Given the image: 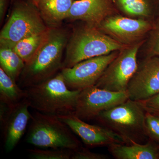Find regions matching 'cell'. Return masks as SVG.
<instances>
[{"label": "cell", "mask_w": 159, "mask_h": 159, "mask_svg": "<svg viewBox=\"0 0 159 159\" xmlns=\"http://www.w3.org/2000/svg\"><path fill=\"white\" fill-rule=\"evenodd\" d=\"M25 90L30 107L56 116L74 113L80 92L69 89L61 73Z\"/></svg>", "instance_id": "7a4b0ae2"}, {"label": "cell", "mask_w": 159, "mask_h": 159, "mask_svg": "<svg viewBox=\"0 0 159 159\" xmlns=\"http://www.w3.org/2000/svg\"><path fill=\"white\" fill-rule=\"evenodd\" d=\"M0 65L4 72L16 82L25 63L11 48L0 47Z\"/></svg>", "instance_id": "d6986e66"}, {"label": "cell", "mask_w": 159, "mask_h": 159, "mask_svg": "<svg viewBox=\"0 0 159 159\" xmlns=\"http://www.w3.org/2000/svg\"><path fill=\"white\" fill-rule=\"evenodd\" d=\"M10 16L0 33V47L11 48L21 40L45 31L47 27L37 7L27 0H14Z\"/></svg>", "instance_id": "8992f818"}, {"label": "cell", "mask_w": 159, "mask_h": 159, "mask_svg": "<svg viewBox=\"0 0 159 159\" xmlns=\"http://www.w3.org/2000/svg\"><path fill=\"white\" fill-rule=\"evenodd\" d=\"M110 54L89 58L70 68L61 69V73L69 89L81 90L95 85L109 65L119 53Z\"/></svg>", "instance_id": "30bf717a"}, {"label": "cell", "mask_w": 159, "mask_h": 159, "mask_svg": "<svg viewBox=\"0 0 159 159\" xmlns=\"http://www.w3.org/2000/svg\"><path fill=\"white\" fill-rule=\"evenodd\" d=\"M73 151L66 148L28 149L31 159H71Z\"/></svg>", "instance_id": "44dd1931"}, {"label": "cell", "mask_w": 159, "mask_h": 159, "mask_svg": "<svg viewBox=\"0 0 159 159\" xmlns=\"http://www.w3.org/2000/svg\"><path fill=\"white\" fill-rule=\"evenodd\" d=\"M145 130L147 137L159 145V116L146 112Z\"/></svg>", "instance_id": "603a6c76"}, {"label": "cell", "mask_w": 159, "mask_h": 159, "mask_svg": "<svg viewBox=\"0 0 159 159\" xmlns=\"http://www.w3.org/2000/svg\"><path fill=\"white\" fill-rule=\"evenodd\" d=\"M26 142L42 148L75 150L81 143L70 127L58 117L36 111L31 114Z\"/></svg>", "instance_id": "277c9868"}, {"label": "cell", "mask_w": 159, "mask_h": 159, "mask_svg": "<svg viewBox=\"0 0 159 159\" xmlns=\"http://www.w3.org/2000/svg\"><path fill=\"white\" fill-rule=\"evenodd\" d=\"M74 0H39L37 7L48 28H56L67 19Z\"/></svg>", "instance_id": "e0dca14e"}, {"label": "cell", "mask_w": 159, "mask_h": 159, "mask_svg": "<svg viewBox=\"0 0 159 159\" xmlns=\"http://www.w3.org/2000/svg\"><path fill=\"white\" fill-rule=\"evenodd\" d=\"M138 102L146 112L159 116V93L148 99Z\"/></svg>", "instance_id": "d4e9b609"}, {"label": "cell", "mask_w": 159, "mask_h": 159, "mask_svg": "<svg viewBox=\"0 0 159 159\" xmlns=\"http://www.w3.org/2000/svg\"><path fill=\"white\" fill-rule=\"evenodd\" d=\"M107 147L111 154L117 159H159V145L150 139L146 143H118Z\"/></svg>", "instance_id": "9a60e30c"}, {"label": "cell", "mask_w": 159, "mask_h": 159, "mask_svg": "<svg viewBox=\"0 0 159 159\" xmlns=\"http://www.w3.org/2000/svg\"><path fill=\"white\" fill-rule=\"evenodd\" d=\"M13 1H14V0H10V2H11V3L13 2Z\"/></svg>", "instance_id": "83f0119b"}, {"label": "cell", "mask_w": 159, "mask_h": 159, "mask_svg": "<svg viewBox=\"0 0 159 159\" xmlns=\"http://www.w3.org/2000/svg\"><path fill=\"white\" fill-rule=\"evenodd\" d=\"M129 99L142 101L159 93V57H145L129 83Z\"/></svg>", "instance_id": "8fae6325"}, {"label": "cell", "mask_w": 159, "mask_h": 159, "mask_svg": "<svg viewBox=\"0 0 159 159\" xmlns=\"http://www.w3.org/2000/svg\"><path fill=\"white\" fill-rule=\"evenodd\" d=\"M27 1H28L29 2L33 4V5H34V6L36 7L39 0H27Z\"/></svg>", "instance_id": "4316f807"}, {"label": "cell", "mask_w": 159, "mask_h": 159, "mask_svg": "<svg viewBox=\"0 0 159 159\" xmlns=\"http://www.w3.org/2000/svg\"><path fill=\"white\" fill-rule=\"evenodd\" d=\"M154 22L119 13L106 19L97 28L118 42L129 46L146 39Z\"/></svg>", "instance_id": "ba28073f"}, {"label": "cell", "mask_w": 159, "mask_h": 159, "mask_svg": "<svg viewBox=\"0 0 159 159\" xmlns=\"http://www.w3.org/2000/svg\"><path fill=\"white\" fill-rule=\"evenodd\" d=\"M144 44L145 58L159 57V17L154 22L153 27L148 33Z\"/></svg>", "instance_id": "7402d4cb"}, {"label": "cell", "mask_w": 159, "mask_h": 159, "mask_svg": "<svg viewBox=\"0 0 159 159\" xmlns=\"http://www.w3.org/2000/svg\"><path fill=\"white\" fill-rule=\"evenodd\" d=\"M128 99L126 91L113 92L92 86L80 90L73 114L83 120L96 119L102 112Z\"/></svg>", "instance_id": "9c48e42d"}, {"label": "cell", "mask_w": 159, "mask_h": 159, "mask_svg": "<svg viewBox=\"0 0 159 159\" xmlns=\"http://www.w3.org/2000/svg\"><path fill=\"white\" fill-rule=\"evenodd\" d=\"M114 0L74 1L67 19L97 28L106 19L119 13Z\"/></svg>", "instance_id": "4fadbf2b"}, {"label": "cell", "mask_w": 159, "mask_h": 159, "mask_svg": "<svg viewBox=\"0 0 159 159\" xmlns=\"http://www.w3.org/2000/svg\"><path fill=\"white\" fill-rule=\"evenodd\" d=\"M145 41L120 51L95 86L113 92H125L129 83L138 69V54Z\"/></svg>", "instance_id": "52a82bcc"}, {"label": "cell", "mask_w": 159, "mask_h": 159, "mask_svg": "<svg viewBox=\"0 0 159 159\" xmlns=\"http://www.w3.org/2000/svg\"><path fill=\"white\" fill-rule=\"evenodd\" d=\"M146 112L139 102L129 99L102 112L96 119L120 135L126 144L143 143L148 138L145 130Z\"/></svg>", "instance_id": "5b68a950"}, {"label": "cell", "mask_w": 159, "mask_h": 159, "mask_svg": "<svg viewBox=\"0 0 159 159\" xmlns=\"http://www.w3.org/2000/svg\"><path fill=\"white\" fill-rule=\"evenodd\" d=\"M65 123L86 145L90 146H107L113 144H126L119 134L105 126L91 125L74 114L57 116Z\"/></svg>", "instance_id": "7c38bea8"}, {"label": "cell", "mask_w": 159, "mask_h": 159, "mask_svg": "<svg viewBox=\"0 0 159 159\" xmlns=\"http://www.w3.org/2000/svg\"><path fill=\"white\" fill-rule=\"evenodd\" d=\"M119 13L154 22L159 17V0H114Z\"/></svg>", "instance_id": "2e32d148"}, {"label": "cell", "mask_w": 159, "mask_h": 159, "mask_svg": "<svg viewBox=\"0 0 159 159\" xmlns=\"http://www.w3.org/2000/svg\"><path fill=\"white\" fill-rule=\"evenodd\" d=\"M25 89H22L0 68V102L10 108L25 99Z\"/></svg>", "instance_id": "ac0fdd59"}, {"label": "cell", "mask_w": 159, "mask_h": 159, "mask_svg": "<svg viewBox=\"0 0 159 159\" xmlns=\"http://www.w3.org/2000/svg\"><path fill=\"white\" fill-rule=\"evenodd\" d=\"M127 47L98 28L85 24L75 29L68 41L61 69L72 67L83 61L121 51Z\"/></svg>", "instance_id": "3957f363"}, {"label": "cell", "mask_w": 159, "mask_h": 159, "mask_svg": "<svg viewBox=\"0 0 159 159\" xmlns=\"http://www.w3.org/2000/svg\"><path fill=\"white\" fill-rule=\"evenodd\" d=\"M65 30L49 28L47 35L35 56L25 64L21 74L20 86L30 87L54 77L61 69L62 53L68 41Z\"/></svg>", "instance_id": "6da1fadb"}, {"label": "cell", "mask_w": 159, "mask_h": 159, "mask_svg": "<svg viewBox=\"0 0 159 159\" xmlns=\"http://www.w3.org/2000/svg\"><path fill=\"white\" fill-rule=\"evenodd\" d=\"M108 157L103 154L96 153L80 146L73 150L71 159H108Z\"/></svg>", "instance_id": "cb8c5ba5"}, {"label": "cell", "mask_w": 159, "mask_h": 159, "mask_svg": "<svg viewBox=\"0 0 159 159\" xmlns=\"http://www.w3.org/2000/svg\"><path fill=\"white\" fill-rule=\"evenodd\" d=\"M29 107L30 106L25 98L10 109L5 121L1 124L4 148L7 152L14 149L25 132L31 117Z\"/></svg>", "instance_id": "5bb4252c"}, {"label": "cell", "mask_w": 159, "mask_h": 159, "mask_svg": "<svg viewBox=\"0 0 159 159\" xmlns=\"http://www.w3.org/2000/svg\"><path fill=\"white\" fill-rule=\"evenodd\" d=\"M48 29L45 31L35 33L23 39L12 47L13 51L25 63L30 62L35 56L45 38Z\"/></svg>", "instance_id": "ffe728a7"}, {"label": "cell", "mask_w": 159, "mask_h": 159, "mask_svg": "<svg viewBox=\"0 0 159 159\" xmlns=\"http://www.w3.org/2000/svg\"><path fill=\"white\" fill-rule=\"evenodd\" d=\"M9 0H0V19L2 22L6 14Z\"/></svg>", "instance_id": "484cf974"}]
</instances>
